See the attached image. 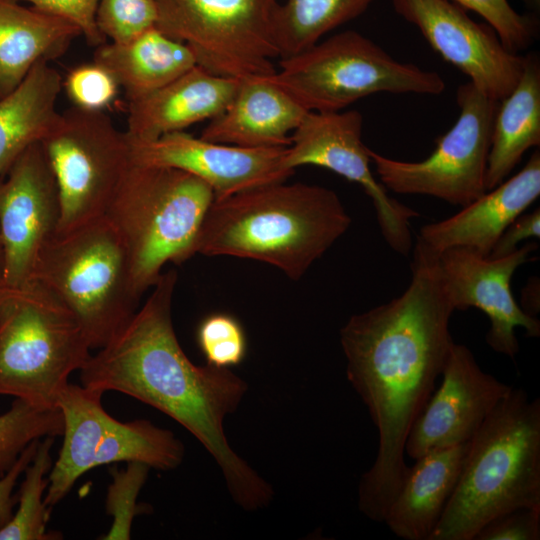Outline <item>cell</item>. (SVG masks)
I'll return each instance as SVG.
<instances>
[{
    "label": "cell",
    "instance_id": "52a82bcc",
    "mask_svg": "<svg viewBox=\"0 0 540 540\" xmlns=\"http://www.w3.org/2000/svg\"><path fill=\"white\" fill-rule=\"evenodd\" d=\"M91 347L72 312L38 282L0 283V395L58 408Z\"/></svg>",
    "mask_w": 540,
    "mask_h": 540
},
{
    "label": "cell",
    "instance_id": "1f68e13d",
    "mask_svg": "<svg viewBox=\"0 0 540 540\" xmlns=\"http://www.w3.org/2000/svg\"><path fill=\"white\" fill-rule=\"evenodd\" d=\"M197 343L207 364L230 368L247 354V338L240 322L226 313L206 316L197 329Z\"/></svg>",
    "mask_w": 540,
    "mask_h": 540
},
{
    "label": "cell",
    "instance_id": "f546056e",
    "mask_svg": "<svg viewBox=\"0 0 540 540\" xmlns=\"http://www.w3.org/2000/svg\"><path fill=\"white\" fill-rule=\"evenodd\" d=\"M64 419L59 408H41L15 398L0 415V478L35 440L63 434Z\"/></svg>",
    "mask_w": 540,
    "mask_h": 540
},
{
    "label": "cell",
    "instance_id": "8fae6325",
    "mask_svg": "<svg viewBox=\"0 0 540 540\" xmlns=\"http://www.w3.org/2000/svg\"><path fill=\"white\" fill-rule=\"evenodd\" d=\"M457 121L436 140L422 161H403L368 153L379 182L398 194H418L465 207L487 192L485 179L494 118L499 101L470 81L456 91Z\"/></svg>",
    "mask_w": 540,
    "mask_h": 540
},
{
    "label": "cell",
    "instance_id": "d6986e66",
    "mask_svg": "<svg viewBox=\"0 0 540 540\" xmlns=\"http://www.w3.org/2000/svg\"><path fill=\"white\" fill-rule=\"evenodd\" d=\"M239 81L196 65L161 88L128 100L125 132L132 139L154 140L211 120L228 107Z\"/></svg>",
    "mask_w": 540,
    "mask_h": 540
},
{
    "label": "cell",
    "instance_id": "8992f818",
    "mask_svg": "<svg viewBox=\"0 0 540 540\" xmlns=\"http://www.w3.org/2000/svg\"><path fill=\"white\" fill-rule=\"evenodd\" d=\"M32 280L72 312L91 349L104 346L138 310L126 247L105 216L57 232L41 250Z\"/></svg>",
    "mask_w": 540,
    "mask_h": 540
},
{
    "label": "cell",
    "instance_id": "ffe728a7",
    "mask_svg": "<svg viewBox=\"0 0 540 540\" xmlns=\"http://www.w3.org/2000/svg\"><path fill=\"white\" fill-rule=\"evenodd\" d=\"M270 76L240 79L228 107L209 120L200 137L243 148L288 147L308 111Z\"/></svg>",
    "mask_w": 540,
    "mask_h": 540
},
{
    "label": "cell",
    "instance_id": "f1b7e54d",
    "mask_svg": "<svg viewBox=\"0 0 540 540\" xmlns=\"http://www.w3.org/2000/svg\"><path fill=\"white\" fill-rule=\"evenodd\" d=\"M55 437L39 440L36 452L24 470L18 508L0 528V540H54L60 535L47 530L50 510L44 501L52 468L51 450Z\"/></svg>",
    "mask_w": 540,
    "mask_h": 540
},
{
    "label": "cell",
    "instance_id": "83f0119b",
    "mask_svg": "<svg viewBox=\"0 0 540 540\" xmlns=\"http://www.w3.org/2000/svg\"><path fill=\"white\" fill-rule=\"evenodd\" d=\"M184 445L168 430L145 419H112L98 447L95 467L119 462H139L150 468L171 470L184 458Z\"/></svg>",
    "mask_w": 540,
    "mask_h": 540
},
{
    "label": "cell",
    "instance_id": "d6a6232c",
    "mask_svg": "<svg viewBox=\"0 0 540 540\" xmlns=\"http://www.w3.org/2000/svg\"><path fill=\"white\" fill-rule=\"evenodd\" d=\"M462 8L480 15L496 32L502 44L519 54L535 40L538 32L536 18L518 13L508 0H453Z\"/></svg>",
    "mask_w": 540,
    "mask_h": 540
},
{
    "label": "cell",
    "instance_id": "ab89813d",
    "mask_svg": "<svg viewBox=\"0 0 540 540\" xmlns=\"http://www.w3.org/2000/svg\"><path fill=\"white\" fill-rule=\"evenodd\" d=\"M539 289V285L536 280H532L526 286L522 296V306L524 312L536 317L539 312V295L536 296V290Z\"/></svg>",
    "mask_w": 540,
    "mask_h": 540
},
{
    "label": "cell",
    "instance_id": "e0dca14e",
    "mask_svg": "<svg viewBox=\"0 0 540 540\" xmlns=\"http://www.w3.org/2000/svg\"><path fill=\"white\" fill-rule=\"evenodd\" d=\"M441 376L440 387L430 396L407 437L405 454L411 459L470 441L513 389L484 372L472 351L455 342Z\"/></svg>",
    "mask_w": 540,
    "mask_h": 540
},
{
    "label": "cell",
    "instance_id": "b9f144b4",
    "mask_svg": "<svg viewBox=\"0 0 540 540\" xmlns=\"http://www.w3.org/2000/svg\"><path fill=\"white\" fill-rule=\"evenodd\" d=\"M526 2H527L532 8H536V6H539V0H526Z\"/></svg>",
    "mask_w": 540,
    "mask_h": 540
},
{
    "label": "cell",
    "instance_id": "9a60e30c",
    "mask_svg": "<svg viewBox=\"0 0 540 540\" xmlns=\"http://www.w3.org/2000/svg\"><path fill=\"white\" fill-rule=\"evenodd\" d=\"M537 247L535 242H529L499 258L485 257L464 247L437 253L444 288L454 310L474 307L483 311L490 320L487 344L512 359L519 352L516 327H522L528 337L540 336V321L523 311L510 286L516 269L529 261Z\"/></svg>",
    "mask_w": 540,
    "mask_h": 540
},
{
    "label": "cell",
    "instance_id": "60d3db41",
    "mask_svg": "<svg viewBox=\"0 0 540 540\" xmlns=\"http://www.w3.org/2000/svg\"><path fill=\"white\" fill-rule=\"evenodd\" d=\"M2 267H3V248H2L1 238H0V279H1V274H2Z\"/></svg>",
    "mask_w": 540,
    "mask_h": 540
},
{
    "label": "cell",
    "instance_id": "484cf974",
    "mask_svg": "<svg viewBox=\"0 0 540 540\" xmlns=\"http://www.w3.org/2000/svg\"><path fill=\"white\" fill-rule=\"evenodd\" d=\"M63 81L48 61L38 62L8 94L0 98V178L30 145L40 142L60 112L56 108Z\"/></svg>",
    "mask_w": 540,
    "mask_h": 540
},
{
    "label": "cell",
    "instance_id": "ac0fdd59",
    "mask_svg": "<svg viewBox=\"0 0 540 540\" xmlns=\"http://www.w3.org/2000/svg\"><path fill=\"white\" fill-rule=\"evenodd\" d=\"M540 195V152L535 150L525 166L456 214L420 228L418 237L439 253L464 247L488 257L507 226Z\"/></svg>",
    "mask_w": 540,
    "mask_h": 540
},
{
    "label": "cell",
    "instance_id": "d4e9b609",
    "mask_svg": "<svg viewBox=\"0 0 540 540\" xmlns=\"http://www.w3.org/2000/svg\"><path fill=\"white\" fill-rule=\"evenodd\" d=\"M539 144L540 61L536 53H529L516 86L499 101L487 162V191L506 180L525 152Z\"/></svg>",
    "mask_w": 540,
    "mask_h": 540
},
{
    "label": "cell",
    "instance_id": "74e56055",
    "mask_svg": "<svg viewBox=\"0 0 540 540\" xmlns=\"http://www.w3.org/2000/svg\"><path fill=\"white\" fill-rule=\"evenodd\" d=\"M540 235L539 207L529 213H522L514 219L494 244L488 257L499 258L515 251L520 242Z\"/></svg>",
    "mask_w": 540,
    "mask_h": 540
},
{
    "label": "cell",
    "instance_id": "ba28073f",
    "mask_svg": "<svg viewBox=\"0 0 540 540\" xmlns=\"http://www.w3.org/2000/svg\"><path fill=\"white\" fill-rule=\"evenodd\" d=\"M270 79L307 111H341L378 93L440 95L435 71L400 62L363 34L347 30L280 59Z\"/></svg>",
    "mask_w": 540,
    "mask_h": 540
},
{
    "label": "cell",
    "instance_id": "2e32d148",
    "mask_svg": "<svg viewBox=\"0 0 540 540\" xmlns=\"http://www.w3.org/2000/svg\"><path fill=\"white\" fill-rule=\"evenodd\" d=\"M127 140L131 163L185 171L209 185L214 199L286 181L294 174L283 163L287 147L243 148L196 138L184 131L154 140L128 136Z\"/></svg>",
    "mask_w": 540,
    "mask_h": 540
},
{
    "label": "cell",
    "instance_id": "277c9868",
    "mask_svg": "<svg viewBox=\"0 0 540 540\" xmlns=\"http://www.w3.org/2000/svg\"><path fill=\"white\" fill-rule=\"evenodd\" d=\"M518 508L540 509V400L513 388L469 441L429 540H474L486 523Z\"/></svg>",
    "mask_w": 540,
    "mask_h": 540
},
{
    "label": "cell",
    "instance_id": "4fadbf2b",
    "mask_svg": "<svg viewBox=\"0 0 540 540\" xmlns=\"http://www.w3.org/2000/svg\"><path fill=\"white\" fill-rule=\"evenodd\" d=\"M60 215L56 181L36 142L0 178V283L18 287L32 281L41 250L58 231Z\"/></svg>",
    "mask_w": 540,
    "mask_h": 540
},
{
    "label": "cell",
    "instance_id": "5b68a950",
    "mask_svg": "<svg viewBox=\"0 0 540 540\" xmlns=\"http://www.w3.org/2000/svg\"><path fill=\"white\" fill-rule=\"evenodd\" d=\"M213 200L210 186L185 171L130 162L104 216L124 242L140 298L156 284L166 263L181 264L195 255Z\"/></svg>",
    "mask_w": 540,
    "mask_h": 540
},
{
    "label": "cell",
    "instance_id": "4316f807",
    "mask_svg": "<svg viewBox=\"0 0 540 540\" xmlns=\"http://www.w3.org/2000/svg\"><path fill=\"white\" fill-rule=\"evenodd\" d=\"M373 0H285L274 19L279 59L298 54L361 15Z\"/></svg>",
    "mask_w": 540,
    "mask_h": 540
},
{
    "label": "cell",
    "instance_id": "44dd1931",
    "mask_svg": "<svg viewBox=\"0 0 540 540\" xmlns=\"http://www.w3.org/2000/svg\"><path fill=\"white\" fill-rule=\"evenodd\" d=\"M469 441L429 451L407 469L384 522L397 537L429 540L456 486Z\"/></svg>",
    "mask_w": 540,
    "mask_h": 540
},
{
    "label": "cell",
    "instance_id": "cb8c5ba5",
    "mask_svg": "<svg viewBox=\"0 0 540 540\" xmlns=\"http://www.w3.org/2000/svg\"><path fill=\"white\" fill-rule=\"evenodd\" d=\"M104 393L68 383L58 399L64 419L63 443L48 475L45 504L52 509L71 491L76 481L95 468V457L113 417L102 405Z\"/></svg>",
    "mask_w": 540,
    "mask_h": 540
},
{
    "label": "cell",
    "instance_id": "8d00e7d4",
    "mask_svg": "<svg viewBox=\"0 0 540 540\" xmlns=\"http://www.w3.org/2000/svg\"><path fill=\"white\" fill-rule=\"evenodd\" d=\"M540 509L518 508L486 523L474 540H539Z\"/></svg>",
    "mask_w": 540,
    "mask_h": 540
},
{
    "label": "cell",
    "instance_id": "4dcf8cb0",
    "mask_svg": "<svg viewBox=\"0 0 540 540\" xmlns=\"http://www.w3.org/2000/svg\"><path fill=\"white\" fill-rule=\"evenodd\" d=\"M149 469V466L139 462H128L123 469H119L116 465L110 468L113 480L107 490L106 510L113 521L110 530L101 539H130L135 516L149 513V505L137 502Z\"/></svg>",
    "mask_w": 540,
    "mask_h": 540
},
{
    "label": "cell",
    "instance_id": "f35d334b",
    "mask_svg": "<svg viewBox=\"0 0 540 540\" xmlns=\"http://www.w3.org/2000/svg\"><path fill=\"white\" fill-rule=\"evenodd\" d=\"M38 442L39 440H35L29 444L20 454L10 470L0 478V528L11 519L14 513L16 498L13 495V490L17 480L31 462L36 452Z\"/></svg>",
    "mask_w": 540,
    "mask_h": 540
},
{
    "label": "cell",
    "instance_id": "7c38bea8",
    "mask_svg": "<svg viewBox=\"0 0 540 540\" xmlns=\"http://www.w3.org/2000/svg\"><path fill=\"white\" fill-rule=\"evenodd\" d=\"M362 128L363 117L356 110L308 111L291 134L284 166L293 171L303 165L319 166L359 184L372 200L384 240L396 253L407 256L413 248L410 221L420 214L389 196L376 180Z\"/></svg>",
    "mask_w": 540,
    "mask_h": 540
},
{
    "label": "cell",
    "instance_id": "e575fe53",
    "mask_svg": "<svg viewBox=\"0 0 540 540\" xmlns=\"http://www.w3.org/2000/svg\"><path fill=\"white\" fill-rule=\"evenodd\" d=\"M63 87L75 107L89 111H103L120 88L112 74L94 61L71 69Z\"/></svg>",
    "mask_w": 540,
    "mask_h": 540
},
{
    "label": "cell",
    "instance_id": "5bb4252c",
    "mask_svg": "<svg viewBox=\"0 0 540 540\" xmlns=\"http://www.w3.org/2000/svg\"><path fill=\"white\" fill-rule=\"evenodd\" d=\"M392 6L487 96L501 101L516 86L524 56L510 52L489 25L473 21L464 8L449 0H392Z\"/></svg>",
    "mask_w": 540,
    "mask_h": 540
},
{
    "label": "cell",
    "instance_id": "836d02e7",
    "mask_svg": "<svg viewBox=\"0 0 540 540\" xmlns=\"http://www.w3.org/2000/svg\"><path fill=\"white\" fill-rule=\"evenodd\" d=\"M154 0H100L96 23L103 36L124 42L156 25Z\"/></svg>",
    "mask_w": 540,
    "mask_h": 540
},
{
    "label": "cell",
    "instance_id": "7a4b0ae2",
    "mask_svg": "<svg viewBox=\"0 0 540 540\" xmlns=\"http://www.w3.org/2000/svg\"><path fill=\"white\" fill-rule=\"evenodd\" d=\"M176 282V271L161 274L142 307L89 356L79 370L81 384L126 394L174 419L215 459L238 506L264 508L273 488L234 452L224 430L248 385L229 368L198 366L184 353L172 322Z\"/></svg>",
    "mask_w": 540,
    "mask_h": 540
},
{
    "label": "cell",
    "instance_id": "d590c367",
    "mask_svg": "<svg viewBox=\"0 0 540 540\" xmlns=\"http://www.w3.org/2000/svg\"><path fill=\"white\" fill-rule=\"evenodd\" d=\"M45 13L60 17L77 26L89 45L107 41L98 29L96 14L100 0H23Z\"/></svg>",
    "mask_w": 540,
    "mask_h": 540
},
{
    "label": "cell",
    "instance_id": "9c48e42d",
    "mask_svg": "<svg viewBox=\"0 0 540 540\" xmlns=\"http://www.w3.org/2000/svg\"><path fill=\"white\" fill-rule=\"evenodd\" d=\"M154 1L155 26L186 44L206 71L237 79L276 72L278 0Z\"/></svg>",
    "mask_w": 540,
    "mask_h": 540
},
{
    "label": "cell",
    "instance_id": "603a6c76",
    "mask_svg": "<svg viewBox=\"0 0 540 540\" xmlns=\"http://www.w3.org/2000/svg\"><path fill=\"white\" fill-rule=\"evenodd\" d=\"M93 61L108 70L128 100L161 88L197 65L191 49L156 26L124 42L97 46Z\"/></svg>",
    "mask_w": 540,
    "mask_h": 540
},
{
    "label": "cell",
    "instance_id": "3957f363",
    "mask_svg": "<svg viewBox=\"0 0 540 540\" xmlns=\"http://www.w3.org/2000/svg\"><path fill=\"white\" fill-rule=\"evenodd\" d=\"M351 222L329 188L266 184L214 199L199 229L195 254L254 259L299 280Z\"/></svg>",
    "mask_w": 540,
    "mask_h": 540
},
{
    "label": "cell",
    "instance_id": "6da1fadb",
    "mask_svg": "<svg viewBox=\"0 0 540 540\" xmlns=\"http://www.w3.org/2000/svg\"><path fill=\"white\" fill-rule=\"evenodd\" d=\"M412 277L387 303L352 315L340 330L347 379L378 431V451L358 486V508L384 522L408 465L405 444L435 390L454 344L455 311L441 277L438 254L420 238L412 248Z\"/></svg>",
    "mask_w": 540,
    "mask_h": 540
},
{
    "label": "cell",
    "instance_id": "30bf717a",
    "mask_svg": "<svg viewBox=\"0 0 540 540\" xmlns=\"http://www.w3.org/2000/svg\"><path fill=\"white\" fill-rule=\"evenodd\" d=\"M60 200L57 232L104 216L130 164L126 132L104 111L71 107L40 141Z\"/></svg>",
    "mask_w": 540,
    "mask_h": 540
},
{
    "label": "cell",
    "instance_id": "7402d4cb",
    "mask_svg": "<svg viewBox=\"0 0 540 540\" xmlns=\"http://www.w3.org/2000/svg\"><path fill=\"white\" fill-rule=\"evenodd\" d=\"M81 32L60 17L0 0V98L40 61L60 56Z\"/></svg>",
    "mask_w": 540,
    "mask_h": 540
}]
</instances>
